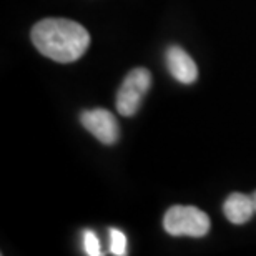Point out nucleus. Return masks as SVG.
<instances>
[{"instance_id":"1","label":"nucleus","mask_w":256,"mask_h":256,"mask_svg":"<svg viewBox=\"0 0 256 256\" xmlns=\"http://www.w3.org/2000/svg\"><path fill=\"white\" fill-rule=\"evenodd\" d=\"M32 42L45 57L58 64H72L84 57L90 45V34L74 20L45 18L34 25Z\"/></svg>"},{"instance_id":"2","label":"nucleus","mask_w":256,"mask_h":256,"mask_svg":"<svg viewBox=\"0 0 256 256\" xmlns=\"http://www.w3.org/2000/svg\"><path fill=\"white\" fill-rule=\"evenodd\" d=\"M163 228L172 236L202 238L210 232V216L196 206H172L163 218Z\"/></svg>"},{"instance_id":"3","label":"nucleus","mask_w":256,"mask_h":256,"mask_svg":"<svg viewBox=\"0 0 256 256\" xmlns=\"http://www.w3.org/2000/svg\"><path fill=\"white\" fill-rule=\"evenodd\" d=\"M152 86V75L146 68H133L125 76L116 94V110L124 116H133L142 105L143 96Z\"/></svg>"},{"instance_id":"4","label":"nucleus","mask_w":256,"mask_h":256,"mask_svg":"<svg viewBox=\"0 0 256 256\" xmlns=\"http://www.w3.org/2000/svg\"><path fill=\"white\" fill-rule=\"evenodd\" d=\"M80 122L96 140H100L105 145H114L120 136L118 122L105 108H94V110L82 112Z\"/></svg>"},{"instance_id":"5","label":"nucleus","mask_w":256,"mask_h":256,"mask_svg":"<svg viewBox=\"0 0 256 256\" xmlns=\"http://www.w3.org/2000/svg\"><path fill=\"white\" fill-rule=\"evenodd\" d=\"M166 66L173 75V78L180 84L190 85L198 78V68L193 58L182 47L173 45L166 50Z\"/></svg>"},{"instance_id":"6","label":"nucleus","mask_w":256,"mask_h":256,"mask_svg":"<svg viewBox=\"0 0 256 256\" xmlns=\"http://www.w3.org/2000/svg\"><path fill=\"white\" fill-rule=\"evenodd\" d=\"M223 213L230 223L243 224L252 220L254 212L253 198L243 193H232L223 203Z\"/></svg>"},{"instance_id":"7","label":"nucleus","mask_w":256,"mask_h":256,"mask_svg":"<svg viewBox=\"0 0 256 256\" xmlns=\"http://www.w3.org/2000/svg\"><path fill=\"white\" fill-rule=\"evenodd\" d=\"M110 234V253L116 254V256H124L126 254V236L125 233H122L120 230L116 228H110L108 230Z\"/></svg>"},{"instance_id":"8","label":"nucleus","mask_w":256,"mask_h":256,"mask_svg":"<svg viewBox=\"0 0 256 256\" xmlns=\"http://www.w3.org/2000/svg\"><path fill=\"white\" fill-rule=\"evenodd\" d=\"M84 250L88 256H100L102 254V246L100 242L96 238V234L90 230L84 232Z\"/></svg>"},{"instance_id":"9","label":"nucleus","mask_w":256,"mask_h":256,"mask_svg":"<svg viewBox=\"0 0 256 256\" xmlns=\"http://www.w3.org/2000/svg\"><path fill=\"white\" fill-rule=\"evenodd\" d=\"M252 198H253V204H254V212H256V192L252 194Z\"/></svg>"}]
</instances>
